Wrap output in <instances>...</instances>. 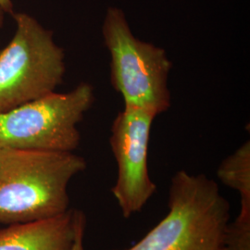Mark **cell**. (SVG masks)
<instances>
[{"instance_id": "cell-11", "label": "cell", "mask_w": 250, "mask_h": 250, "mask_svg": "<svg viewBox=\"0 0 250 250\" xmlns=\"http://www.w3.org/2000/svg\"><path fill=\"white\" fill-rule=\"evenodd\" d=\"M4 23V11L0 8V28L3 26Z\"/></svg>"}, {"instance_id": "cell-5", "label": "cell", "mask_w": 250, "mask_h": 250, "mask_svg": "<svg viewBox=\"0 0 250 250\" xmlns=\"http://www.w3.org/2000/svg\"><path fill=\"white\" fill-rule=\"evenodd\" d=\"M15 35L0 51V113L55 92L66 72L53 33L26 13H14Z\"/></svg>"}, {"instance_id": "cell-10", "label": "cell", "mask_w": 250, "mask_h": 250, "mask_svg": "<svg viewBox=\"0 0 250 250\" xmlns=\"http://www.w3.org/2000/svg\"><path fill=\"white\" fill-rule=\"evenodd\" d=\"M0 8L4 11V13H9L11 15L13 12V4L11 0H0Z\"/></svg>"}, {"instance_id": "cell-6", "label": "cell", "mask_w": 250, "mask_h": 250, "mask_svg": "<svg viewBox=\"0 0 250 250\" xmlns=\"http://www.w3.org/2000/svg\"><path fill=\"white\" fill-rule=\"evenodd\" d=\"M155 118L145 109L125 107L111 125L109 145L118 167L111 193L125 219L139 213L157 192L148 170V147Z\"/></svg>"}, {"instance_id": "cell-8", "label": "cell", "mask_w": 250, "mask_h": 250, "mask_svg": "<svg viewBox=\"0 0 250 250\" xmlns=\"http://www.w3.org/2000/svg\"><path fill=\"white\" fill-rule=\"evenodd\" d=\"M219 180L240 195V212L229 223L224 250H250V142L224 159L217 170Z\"/></svg>"}, {"instance_id": "cell-1", "label": "cell", "mask_w": 250, "mask_h": 250, "mask_svg": "<svg viewBox=\"0 0 250 250\" xmlns=\"http://www.w3.org/2000/svg\"><path fill=\"white\" fill-rule=\"evenodd\" d=\"M86 169L73 152L0 150V224H27L70 209L68 187Z\"/></svg>"}, {"instance_id": "cell-9", "label": "cell", "mask_w": 250, "mask_h": 250, "mask_svg": "<svg viewBox=\"0 0 250 250\" xmlns=\"http://www.w3.org/2000/svg\"><path fill=\"white\" fill-rule=\"evenodd\" d=\"M86 227V217L85 214L80 210L78 223H77V228H76V234L74 242L72 245V250H84L83 248V237H84V232Z\"/></svg>"}, {"instance_id": "cell-2", "label": "cell", "mask_w": 250, "mask_h": 250, "mask_svg": "<svg viewBox=\"0 0 250 250\" xmlns=\"http://www.w3.org/2000/svg\"><path fill=\"white\" fill-rule=\"evenodd\" d=\"M168 208L133 247L111 250H224L230 204L213 179L179 170L170 180Z\"/></svg>"}, {"instance_id": "cell-3", "label": "cell", "mask_w": 250, "mask_h": 250, "mask_svg": "<svg viewBox=\"0 0 250 250\" xmlns=\"http://www.w3.org/2000/svg\"><path fill=\"white\" fill-rule=\"evenodd\" d=\"M110 55V81L125 107L159 116L170 107L168 78L172 64L165 49L135 37L125 12L108 8L102 26Z\"/></svg>"}, {"instance_id": "cell-7", "label": "cell", "mask_w": 250, "mask_h": 250, "mask_svg": "<svg viewBox=\"0 0 250 250\" xmlns=\"http://www.w3.org/2000/svg\"><path fill=\"white\" fill-rule=\"evenodd\" d=\"M79 209L0 230V250H72Z\"/></svg>"}, {"instance_id": "cell-4", "label": "cell", "mask_w": 250, "mask_h": 250, "mask_svg": "<svg viewBox=\"0 0 250 250\" xmlns=\"http://www.w3.org/2000/svg\"><path fill=\"white\" fill-rule=\"evenodd\" d=\"M94 102V87L81 83L0 113V150L74 151L81 141L77 126Z\"/></svg>"}]
</instances>
